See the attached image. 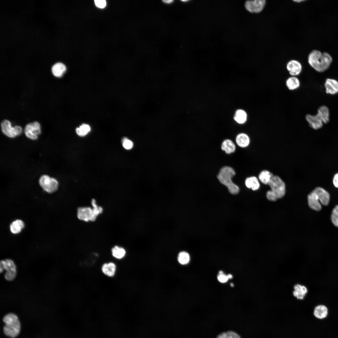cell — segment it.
<instances>
[{
	"label": "cell",
	"instance_id": "e0dca14e",
	"mask_svg": "<svg viewBox=\"0 0 338 338\" xmlns=\"http://www.w3.org/2000/svg\"><path fill=\"white\" fill-rule=\"evenodd\" d=\"M308 204L310 207L317 211H320L322 207L316 195L313 190L308 196Z\"/></svg>",
	"mask_w": 338,
	"mask_h": 338
},
{
	"label": "cell",
	"instance_id": "2e32d148",
	"mask_svg": "<svg viewBox=\"0 0 338 338\" xmlns=\"http://www.w3.org/2000/svg\"><path fill=\"white\" fill-rule=\"evenodd\" d=\"M308 292V289L305 285L299 284H295L293 287V294L298 300H303Z\"/></svg>",
	"mask_w": 338,
	"mask_h": 338
},
{
	"label": "cell",
	"instance_id": "60d3db41",
	"mask_svg": "<svg viewBox=\"0 0 338 338\" xmlns=\"http://www.w3.org/2000/svg\"><path fill=\"white\" fill-rule=\"evenodd\" d=\"M230 285H231V286L233 287L234 286V284H233V283H231L230 284Z\"/></svg>",
	"mask_w": 338,
	"mask_h": 338
},
{
	"label": "cell",
	"instance_id": "e575fe53",
	"mask_svg": "<svg viewBox=\"0 0 338 338\" xmlns=\"http://www.w3.org/2000/svg\"><path fill=\"white\" fill-rule=\"evenodd\" d=\"M95 5L100 8H104L106 5V2L105 0H95Z\"/></svg>",
	"mask_w": 338,
	"mask_h": 338
},
{
	"label": "cell",
	"instance_id": "d6a6232c",
	"mask_svg": "<svg viewBox=\"0 0 338 338\" xmlns=\"http://www.w3.org/2000/svg\"><path fill=\"white\" fill-rule=\"evenodd\" d=\"M218 279L220 282L224 283L227 282L228 279L227 275L223 273H219L218 276Z\"/></svg>",
	"mask_w": 338,
	"mask_h": 338
},
{
	"label": "cell",
	"instance_id": "44dd1931",
	"mask_svg": "<svg viewBox=\"0 0 338 338\" xmlns=\"http://www.w3.org/2000/svg\"><path fill=\"white\" fill-rule=\"evenodd\" d=\"M317 114L321 118L323 123L327 124L330 121V111L326 106L323 105L319 107Z\"/></svg>",
	"mask_w": 338,
	"mask_h": 338
},
{
	"label": "cell",
	"instance_id": "d590c367",
	"mask_svg": "<svg viewBox=\"0 0 338 338\" xmlns=\"http://www.w3.org/2000/svg\"><path fill=\"white\" fill-rule=\"evenodd\" d=\"M333 182L334 186L338 188V173L335 174L333 178Z\"/></svg>",
	"mask_w": 338,
	"mask_h": 338
},
{
	"label": "cell",
	"instance_id": "4316f807",
	"mask_svg": "<svg viewBox=\"0 0 338 338\" xmlns=\"http://www.w3.org/2000/svg\"><path fill=\"white\" fill-rule=\"evenodd\" d=\"M221 148L227 154L234 152L236 149V146L234 143L230 140L226 139L222 142Z\"/></svg>",
	"mask_w": 338,
	"mask_h": 338
},
{
	"label": "cell",
	"instance_id": "ac0fdd59",
	"mask_svg": "<svg viewBox=\"0 0 338 338\" xmlns=\"http://www.w3.org/2000/svg\"><path fill=\"white\" fill-rule=\"evenodd\" d=\"M234 120L239 124H245L247 120L248 115L246 111L242 109H238L235 111L233 117Z\"/></svg>",
	"mask_w": 338,
	"mask_h": 338
},
{
	"label": "cell",
	"instance_id": "484cf974",
	"mask_svg": "<svg viewBox=\"0 0 338 338\" xmlns=\"http://www.w3.org/2000/svg\"><path fill=\"white\" fill-rule=\"evenodd\" d=\"M111 251L112 256L117 259H122L126 254L125 249L117 245L113 247Z\"/></svg>",
	"mask_w": 338,
	"mask_h": 338
},
{
	"label": "cell",
	"instance_id": "9c48e42d",
	"mask_svg": "<svg viewBox=\"0 0 338 338\" xmlns=\"http://www.w3.org/2000/svg\"><path fill=\"white\" fill-rule=\"evenodd\" d=\"M24 132L28 138L31 140H36L41 133L40 124L37 121H34L27 124L25 127Z\"/></svg>",
	"mask_w": 338,
	"mask_h": 338
},
{
	"label": "cell",
	"instance_id": "836d02e7",
	"mask_svg": "<svg viewBox=\"0 0 338 338\" xmlns=\"http://www.w3.org/2000/svg\"><path fill=\"white\" fill-rule=\"evenodd\" d=\"M227 338H241L237 333L232 330L227 331Z\"/></svg>",
	"mask_w": 338,
	"mask_h": 338
},
{
	"label": "cell",
	"instance_id": "cb8c5ba5",
	"mask_svg": "<svg viewBox=\"0 0 338 338\" xmlns=\"http://www.w3.org/2000/svg\"><path fill=\"white\" fill-rule=\"evenodd\" d=\"M66 68L63 63L58 62L52 66L51 71L53 75L57 77H61L65 72Z\"/></svg>",
	"mask_w": 338,
	"mask_h": 338
},
{
	"label": "cell",
	"instance_id": "8992f818",
	"mask_svg": "<svg viewBox=\"0 0 338 338\" xmlns=\"http://www.w3.org/2000/svg\"><path fill=\"white\" fill-rule=\"evenodd\" d=\"M39 183L40 186L46 192L52 193L58 189L59 183L55 178L47 175H43L40 177Z\"/></svg>",
	"mask_w": 338,
	"mask_h": 338
},
{
	"label": "cell",
	"instance_id": "8d00e7d4",
	"mask_svg": "<svg viewBox=\"0 0 338 338\" xmlns=\"http://www.w3.org/2000/svg\"><path fill=\"white\" fill-rule=\"evenodd\" d=\"M216 338H227V332H224L219 334Z\"/></svg>",
	"mask_w": 338,
	"mask_h": 338
},
{
	"label": "cell",
	"instance_id": "5b68a950",
	"mask_svg": "<svg viewBox=\"0 0 338 338\" xmlns=\"http://www.w3.org/2000/svg\"><path fill=\"white\" fill-rule=\"evenodd\" d=\"M6 272L4 275L5 279L9 281L13 280L17 273V267L14 261L10 259L1 260L0 262V272Z\"/></svg>",
	"mask_w": 338,
	"mask_h": 338
},
{
	"label": "cell",
	"instance_id": "9a60e30c",
	"mask_svg": "<svg viewBox=\"0 0 338 338\" xmlns=\"http://www.w3.org/2000/svg\"><path fill=\"white\" fill-rule=\"evenodd\" d=\"M313 191L322 205L327 206L328 204L330 196L327 191L323 188L319 187H316Z\"/></svg>",
	"mask_w": 338,
	"mask_h": 338
},
{
	"label": "cell",
	"instance_id": "f546056e",
	"mask_svg": "<svg viewBox=\"0 0 338 338\" xmlns=\"http://www.w3.org/2000/svg\"><path fill=\"white\" fill-rule=\"evenodd\" d=\"M190 259V256L187 252L182 251L179 253L178 257L179 262L182 265L188 264Z\"/></svg>",
	"mask_w": 338,
	"mask_h": 338
},
{
	"label": "cell",
	"instance_id": "83f0119b",
	"mask_svg": "<svg viewBox=\"0 0 338 338\" xmlns=\"http://www.w3.org/2000/svg\"><path fill=\"white\" fill-rule=\"evenodd\" d=\"M24 224L21 220L17 219L13 221L10 225L11 232L13 234H16L20 233L24 228Z\"/></svg>",
	"mask_w": 338,
	"mask_h": 338
},
{
	"label": "cell",
	"instance_id": "3957f363",
	"mask_svg": "<svg viewBox=\"0 0 338 338\" xmlns=\"http://www.w3.org/2000/svg\"><path fill=\"white\" fill-rule=\"evenodd\" d=\"M268 185L271 189L267 192L266 196L269 200L275 201L282 198L285 195V184L279 176L274 175Z\"/></svg>",
	"mask_w": 338,
	"mask_h": 338
},
{
	"label": "cell",
	"instance_id": "4fadbf2b",
	"mask_svg": "<svg viewBox=\"0 0 338 338\" xmlns=\"http://www.w3.org/2000/svg\"><path fill=\"white\" fill-rule=\"evenodd\" d=\"M305 118L310 126L314 130L320 129L323 126L322 120L317 114L314 115L307 114Z\"/></svg>",
	"mask_w": 338,
	"mask_h": 338
},
{
	"label": "cell",
	"instance_id": "1f68e13d",
	"mask_svg": "<svg viewBox=\"0 0 338 338\" xmlns=\"http://www.w3.org/2000/svg\"><path fill=\"white\" fill-rule=\"evenodd\" d=\"M123 146L126 149H130L133 146V143L131 141L125 138L123 140Z\"/></svg>",
	"mask_w": 338,
	"mask_h": 338
},
{
	"label": "cell",
	"instance_id": "f1b7e54d",
	"mask_svg": "<svg viewBox=\"0 0 338 338\" xmlns=\"http://www.w3.org/2000/svg\"><path fill=\"white\" fill-rule=\"evenodd\" d=\"M90 131V126L86 124H83L76 129V133L80 136H85Z\"/></svg>",
	"mask_w": 338,
	"mask_h": 338
},
{
	"label": "cell",
	"instance_id": "30bf717a",
	"mask_svg": "<svg viewBox=\"0 0 338 338\" xmlns=\"http://www.w3.org/2000/svg\"><path fill=\"white\" fill-rule=\"evenodd\" d=\"M265 4V0H248L245 2L244 6L249 12L258 13L263 10Z\"/></svg>",
	"mask_w": 338,
	"mask_h": 338
},
{
	"label": "cell",
	"instance_id": "7c38bea8",
	"mask_svg": "<svg viewBox=\"0 0 338 338\" xmlns=\"http://www.w3.org/2000/svg\"><path fill=\"white\" fill-rule=\"evenodd\" d=\"M101 270L102 273L105 276L112 278L116 273L117 266L113 262H109L103 263L101 266Z\"/></svg>",
	"mask_w": 338,
	"mask_h": 338
},
{
	"label": "cell",
	"instance_id": "5bb4252c",
	"mask_svg": "<svg viewBox=\"0 0 338 338\" xmlns=\"http://www.w3.org/2000/svg\"><path fill=\"white\" fill-rule=\"evenodd\" d=\"M325 92L327 94L335 95L338 93V81L331 78H327L324 83Z\"/></svg>",
	"mask_w": 338,
	"mask_h": 338
},
{
	"label": "cell",
	"instance_id": "ba28073f",
	"mask_svg": "<svg viewBox=\"0 0 338 338\" xmlns=\"http://www.w3.org/2000/svg\"><path fill=\"white\" fill-rule=\"evenodd\" d=\"M77 215L80 220L88 222L95 221L98 215L93 208L82 207L78 208Z\"/></svg>",
	"mask_w": 338,
	"mask_h": 338
},
{
	"label": "cell",
	"instance_id": "d4e9b609",
	"mask_svg": "<svg viewBox=\"0 0 338 338\" xmlns=\"http://www.w3.org/2000/svg\"><path fill=\"white\" fill-rule=\"evenodd\" d=\"M274 175L268 170H264L259 174L258 178L259 181L265 185H268Z\"/></svg>",
	"mask_w": 338,
	"mask_h": 338
},
{
	"label": "cell",
	"instance_id": "ab89813d",
	"mask_svg": "<svg viewBox=\"0 0 338 338\" xmlns=\"http://www.w3.org/2000/svg\"><path fill=\"white\" fill-rule=\"evenodd\" d=\"M294 1L295 2L299 3L300 2L304 1V0H294Z\"/></svg>",
	"mask_w": 338,
	"mask_h": 338
},
{
	"label": "cell",
	"instance_id": "8fae6325",
	"mask_svg": "<svg viewBox=\"0 0 338 338\" xmlns=\"http://www.w3.org/2000/svg\"><path fill=\"white\" fill-rule=\"evenodd\" d=\"M286 69L291 76H297L301 73L302 67L300 62L295 60L289 61L286 64Z\"/></svg>",
	"mask_w": 338,
	"mask_h": 338
},
{
	"label": "cell",
	"instance_id": "b9f144b4",
	"mask_svg": "<svg viewBox=\"0 0 338 338\" xmlns=\"http://www.w3.org/2000/svg\"><path fill=\"white\" fill-rule=\"evenodd\" d=\"M182 2H187V1H187V0H182Z\"/></svg>",
	"mask_w": 338,
	"mask_h": 338
},
{
	"label": "cell",
	"instance_id": "74e56055",
	"mask_svg": "<svg viewBox=\"0 0 338 338\" xmlns=\"http://www.w3.org/2000/svg\"><path fill=\"white\" fill-rule=\"evenodd\" d=\"M173 1L172 0H163L162 2L166 4H170L172 3L173 2Z\"/></svg>",
	"mask_w": 338,
	"mask_h": 338
},
{
	"label": "cell",
	"instance_id": "4dcf8cb0",
	"mask_svg": "<svg viewBox=\"0 0 338 338\" xmlns=\"http://www.w3.org/2000/svg\"><path fill=\"white\" fill-rule=\"evenodd\" d=\"M331 218L333 224L338 227V205L335 206L333 209Z\"/></svg>",
	"mask_w": 338,
	"mask_h": 338
},
{
	"label": "cell",
	"instance_id": "52a82bcc",
	"mask_svg": "<svg viewBox=\"0 0 338 338\" xmlns=\"http://www.w3.org/2000/svg\"><path fill=\"white\" fill-rule=\"evenodd\" d=\"M1 126L2 132L9 138H15L21 135L22 132L21 126L16 125L12 127L10 121L7 120H4L1 122Z\"/></svg>",
	"mask_w": 338,
	"mask_h": 338
},
{
	"label": "cell",
	"instance_id": "277c9868",
	"mask_svg": "<svg viewBox=\"0 0 338 338\" xmlns=\"http://www.w3.org/2000/svg\"><path fill=\"white\" fill-rule=\"evenodd\" d=\"M235 175V171L232 167L225 166L220 169L217 175V178L220 182L226 186L229 192L233 195L238 194L239 191V187L232 179Z\"/></svg>",
	"mask_w": 338,
	"mask_h": 338
},
{
	"label": "cell",
	"instance_id": "6da1fadb",
	"mask_svg": "<svg viewBox=\"0 0 338 338\" xmlns=\"http://www.w3.org/2000/svg\"><path fill=\"white\" fill-rule=\"evenodd\" d=\"M331 55L326 52L322 53L314 50L309 54L308 62L310 65L319 72H323L327 70L332 62Z\"/></svg>",
	"mask_w": 338,
	"mask_h": 338
},
{
	"label": "cell",
	"instance_id": "ffe728a7",
	"mask_svg": "<svg viewBox=\"0 0 338 338\" xmlns=\"http://www.w3.org/2000/svg\"><path fill=\"white\" fill-rule=\"evenodd\" d=\"M328 310L327 307L323 305H319L314 308L313 314L315 316L320 319L325 318L328 315Z\"/></svg>",
	"mask_w": 338,
	"mask_h": 338
},
{
	"label": "cell",
	"instance_id": "d6986e66",
	"mask_svg": "<svg viewBox=\"0 0 338 338\" xmlns=\"http://www.w3.org/2000/svg\"><path fill=\"white\" fill-rule=\"evenodd\" d=\"M285 85L289 90L293 91L300 87V82L297 76H290L286 79Z\"/></svg>",
	"mask_w": 338,
	"mask_h": 338
},
{
	"label": "cell",
	"instance_id": "603a6c76",
	"mask_svg": "<svg viewBox=\"0 0 338 338\" xmlns=\"http://www.w3.org/2000/svg\"><path fill=\"white\" fill-rule=\"evenodd\" d=\"M236 142L239 146L244 148L249 145L250 142V139L247 134L245 133H241L236 136Z\"/></svg>",
	"mask_w": 338,
	"mask_h": 338
},
{
	"label": "cell",
	"instance_id": "7402d4cb",
	"mask_svg": "<svg viewBox=\"0 0 338 338\" xmlns=\"http://www.w3.org/2000/svg\"><path fill=\"white\" fill-rule=\"evenodd\" d=\"M259 181L256 177L253 176L247 178L245 183L246 187L253 191L258 190L260 187Z\"/></svg>",
	"mask_w": 338,
	"mask_h": 338
},
{
	"label": "cell",
	"instance_id": "7a4b0ae2",
	"mask_svg": "<svg viewBox=\"0 0 338 338\" xmlns=\"http://www.w3.org/2000/svg\"><path fill=\"white\" fill-rule=\"evenodd\" d=\"M4 325L3 331L4 334L10 338H15L20 332L21 324L18 316L15 313H9L3 318Z\"/></svg>",
	"mask_w": 338,
	"mask_h": 338
},
{
	"label": "cell",
	"instance_id": "f35d334b",
	"mask_svg": "<svg viewBox=\"0 0 338 338\" xmlns=\"http://www.w3.org/2000/svg\"><path fill=\"white\" fill-rule=\"evenodd\" d=\"M227 276H228V279H231L232 278H233L232 275L230 274H228L227 275Z\"/></svg>",
	"mask_w": 338,
	"mask_h": 338
}]
</instances>
